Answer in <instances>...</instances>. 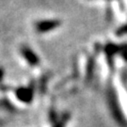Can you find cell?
I'll return each mask as SVG.
<instances>
[{
    "label": "cell",
    "instance_id": "cell-1",
    "mask_svg": "<svg viewBox=\"0 0 127 127\" xmlns=\"http://www.w3.org/2000/svg\"><path fill=\"white\" fill-rule=\"evenodd\" d=\"M107 97H108V102H109L110 109H111V112H112L113 116L115 117V119L117 120L118 123L124 125L125 119L123 118V115L121 113V110H120V107H119V104H118V101H117V97L115 95V92L113 91V89L111 87L107 91Z\"/></svg>",
    "mask_w": 127,
    "mask_h": 127
},
{
    "label": "cell",
    "instance_id": "cell-2",
    "mask_svg": "<svg viewBox=\"0 0 127 127\" xmlns=\"http://www.w3.org/2000/svg\"><path fill=\"white\" fill-rule=\"evenodd\" d=\"M61 21L58 19H48V20H41L35 24V29L39 33H45L48 31L54 30L59 27Z\"/></svg>",
    "mask_w": 127,
    "mask_h": 127
},
{
    "label": "cell",
    "instance_id": "cell-3",
    "mask_svg": "<svg viewBox=\"0 0 127 127\" xmlns=\"http://www.w3.org/2000/svg\"><path fill=\"white\" fill-rule=\"evenodd\" d=\"M20 52L22 54V56L24 57V59L29 63L31 66L33 67H37L40 63V59L38 57V55L28 46H22L20 49Z\"/></svg>",
    "mask_w": 127,
    "mask_h": 127
},
{
    "label": "cell",
    "instance_id": "cell-4",
    "mask_svg": "<svg viewBox=\"0 0 127 127\" xmlns=\"http://www.w3.org/2000/svg\"><path fill=\"white\" fill-rule=\"evenodd\" d=\"M33 88L31 87H20L15 90L16 97L24 102V103H30L33 99Z\"/></svg>",
    "mask_w": 127,
    "mask_h": 127
},
{
    "label": "cell",
    "instance_id": "cell-5",
    "mask_svg": "<svg viewBox=\"0 0 127 127\" xmlns=\"http://www.w3.org/2000/svg\"><path fill=\"white\" fill-rule=\"evenodd\" d=\"M122 49H123V45L118 46V45H115V44H112V43H108L105 46L104 51H105V54H106V57H107V61L110 63V65H112V59H113L114 55L117 54V53L121 54Z\"/></svg>",
    "mask_w": 127,
    "mask_h": 127
},
{
    "label": "cell",
    "instance_id": "cell-6",
    "mask_svg": "<svg viewBox=\"0 0 127 127\" xmlns=\"http://www.w3.org/2000/svg\"><path fill=\"white\" fill-rule=\"evenodd\" d=\"M69 118H70V114H69V113L62 114L61 117H60V119H58V121L54 124L53 127H65V125H66V123L68 122Z\"/></svg>",
    "mask_w": 127,
    "mask_h": 127
},
{
    "label": "cell",
    "instance_id": "cell-7",
    "mask_svg": "<svg viewBox=\"0 0 127 127\" xmlns=\"http://www.w3.org/2000/svg\"><path fill=\"white\" fill-rule=\"evenodd\" d=\"M93 70H94V59H89L88 62V66H87V70H86V78L87 80H90L91 77L93 76Z\"/></svg>",
    "mask_w": 127,
    "mask_h": 127
},
{
    "label": "cell",
    "instance_id": "cell-8",
    "mask_svg": "<svg viewBox=\"0 0 127 127\" xmlns=\"http://www.w3.org/2000/svg\"><path fill=\"white\" fill-rule=\"evenodd\" d=\"M116 34L118 36H122V35H125L127 34V24L126 25H123L121 27H119L117 30H116Z\"/></svg>",
    "mask_w": 127,
    "mask_h": 127
},
{
    "label": "cell",
    "instance_id": "cell-9",
    "mask_svg": "<svg viewBox=\"0 0 127 127\" xmlns=\"http://www.w3.org/2000/svg\"><path fill=\"white\" fill-rule=\"evenodd\" d=\"M3 74H4L3 69H2V68H0V81H1V80H2V78H3Z\"/></svg>",
    "mask_w": 127,
    "mask_h": 127
}]
</instances>
